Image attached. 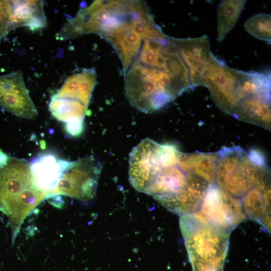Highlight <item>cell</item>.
Returning <instances> with one entry per match:
<instances>
[{
    "mask_svg": "<svg viewBox=\"0 0 271 271\" xmlns=\"http://www.w3.org/2000/svg\"><path fill=\"white\" fill-rule=\"evenodd\" d=\"M47 197L35 183L30 163L0 149V210L9 219L12 244L25 219Z\"/></svg>",
    "mask_w": 271,
    "mask_h": 271,
    "instance_id": "obj_2",
    "label": "cell"
},
{
    "mask_svg": "<svg viewBox=\"0 0 271 271\" xmlns=\"http://www.w3.org/2000/svg\"><path fill=\"white\" fill-rule=\"evenodd\" d=\"M0 107L22 118L32 119L37 116L21 71L0 76Z\"/></svg>",
    "mask_w": 271,
    "mask_h": 271,
    "instance_id": "obj_10",
    "label": "cell"
},
{
    "mask_svg": "<svg viewBox=\"0 0 271 271\" xmlns=\"http://www.w3.org/2000/svg\"><path fill=\"white\" fill-rule=\"evenodd\" d=\"M67 162L57 158L53 155L45 154L30 162L36 186L48 197L58 184Z\"/></svg>",
    "mask_w": 271,
    "mask_h": 271,
    "instance_id": "obj_13",
    "label": "cell"
},
{
    "mask_svg": "<svg viewBox=\"0 0 271 271\" xmlns=\"http://www.w3.org/2000/svg\"><path fill=\"white\" fill-rule=\"evenodd\" d=\"M19 27L14 1H0V40L10 31Z\"/></svg>",
    "mask_w": 271,
    "mask_h": 271,
    "instance_id": "obj_18",
    "label": "cell"
},
{
    "mask_svg": "<svg viewBox=\"0 0 271 271\" xmlns=\"http://www.w3.org/2000/svg\"><path fill=\"white\" fill-rule=\"evenodd\" d=\"M178 49L189 73L191 84L193 87L202 85L211 52L209 38L203 35L194 38H170Z\"/></svg>",
    "mask_w": 271,
    "mask_h": 271,
    "instance_id": "obj_11",
    "label": "cell"
},
{
    "mask_svg": "<svg viewBox=\"0 0 271 271\" xmlns=\"http://www.w3.org/2000/svg\"><path fill=\"white\" fill-rule=\"evenodd\" d=\"M180 226L193 271H223L230 232L194 214L181 216Z\"/></svg>",
    "mask_w": 271,
    "mask_h": 271,
    "instance_id": "obj_4",
    "label": "cell"
},
{
    "mask_svg": "<svg viewBox=\"0 0 271 271\" xmlns=\"http://www.w3.org/2000/svg\"><path fill=\"white\" fill-rule=\"evenodd\" d=\"M124 77L128 101L146 113L161 108L190 89L167 70L136 63L124 72Z\"/></svg>",
    "mask_w": 271,
    "mask_h": 271,
    "instance_id": "obj_3",
    "label": "cell"
},
{
    "mask_svg": "<svg viewBox=\"0 0 271 271\" xmlns=\"http://www.w3.org/2000/svg\"><path fill=\"white\" fill-rule=\"evenodd\" d=\"M218 153L216 185L234 197H242L270 173L264 156L257 150L247 153L233 146L222 148Z\"/></svg>",
    "mask_w": 271,
    "mask_h": 271,
    "instance_id": "obj_5",
    "label": "cell"
},
{
    "mask_svg": "<svg viewBox=\"0 0 271 271\" xmlns=\"http://www.w3.org/2000/svg\"><path fill=\"white\" fill-rule=\"evenodd\" d=\"M238 70L229 67L211 53L203 86L222 110L232 114L238 103Z\"/></svg>",
    "mask_w": 271,
    "mask_h": 271,
    "instance_id": "obj_9",
    "label": "cell"
},
{
    "mask_svg": "<svg viewBox=\"0 0 271 271\" xmlns=\"http://www.w3.org/2000/svg\"><path fill=\"white\" fill-rule=\"evenodd\" d=\"M218 152L209 153H184L180 165L187 174H195L210 185L215 183Z\"/></svg>",
    "mask_w": 271,
    "mask_h": 271,
    "instance_id": "obj_15",
    "label": "cell"
},
{
    "mask_svg": "<svg viewBox=\"0 0 271 271\" xmlns=\"http://www.w3.org/2000/svg\"><path fill=\"white\" fill-rule=\"evenodd\" d=\"M242 198L244 213L250 219L257 222L270 232V173L261 178Z\"/></svg>",
    "mask_w": 271,
    "mask_h": 271,
    "instance_id": "obj_12",
    "label": "cell"
},
{
    "mask_svg": "<svg viewBox=\"0 0 271 271\" xmlns=\"http://www.w3.org/2000/svg\"><path fill=\"white\" fill-rule=\"evenodd\" d=\"M96 83L93 68L69 76L51 97L49 107L52 115L65 123L67 133L80 135L90 98Z\"/></svg>",
    "mask_w": 271,
    "mask_h": 271,
    "instance_id": "obj_6",
    "label": "cell"
},
{
    "mask_svg": "<svg viewBox=\"0 0 271 271\" xmlns=\"http://www.w3.org/2000/svg\"><path fill=\"white\" fill-rule=\"evenodd\" d=\"M246 1H221L217 8V40L221 42L233 29L244 9Z\"/></svg>",
    "mask_w": 271,
    "mask_h": 271,
    "instance_id": "obj_16",
    "label": "cell"
},
{
    "mask_svg": "<svg viewBox=\"0 0 271 271\" xmlns=\"http://www.w3.org/2000/svg\"><path fill=\"white\" fill-rule=\"evenodd\" d=\"M194 214L211 226L229 232L246 216L241 201L215 184L209 186L199 209Z\"/></svg>",
    "mask_w": 271,
    "mask_h": 271,
    "instance_id": "obj_8",
    "label": "cell"
},
{
    "mask_svg": "<svg viewBox=\"0 0 271 271\" xmlns=\"http://www.w3.org/2000/svg\"><path fill=\"white\" fill-rule=\"evenodd\" d=\"M183 154L173 144L147 138L131 150L128 168L130 183L137 191L181 216L196 212L203 197L201 185L180 165Z\"/></svg>",
    "mask_w": 271,
    "mask_h": 271,
    "instance_id": "obj_1",
    "label": "cell"
},
{
    "mask_svg": "<svg viewBox=\"0 0 271 271\" xmlns=\"http://www.w3.org/2000/svg\"><path fill=\"white\" fill-rule=\"evenodd\" d=\"M231 115L235 118L270 128V99L248 97L240 100Z\"/></svg>",
    "mask_w": 271,
    "mask_h": 271,
    "instance_id": "obj_14",
    "label": "cell"
},
{
    "mask_svg": "<svg viewBox=\"0 0 271 271\" xmlns=\"http://www.w3.org/2000/svg\"><path fill=\"white\" fill-rule=\"evenodd\" d=\"M101 165L92 155L67 162L56 186L47 199L67 196L88 202L95 196Z\"/></svg>",
    "mask_w": 271,
    "mask_h": 271,
    "instance_id": "obj_7",
    "label": "cell"
},
{
    "mask_svg": "<svg viewBox=\"0 0 271 271\" xmlns=\"http://www.w3.org/2000/svg\"><path fill=\"white\" fill-rule=\"evenodd\" d=\"M271 16L266 14H259L248 19L244 23L246 31L253 37L270 42Z\"/></svg>",
    "mask_w": 271,
    "mask_h": 271,
    "instance_id": "obj_17",
    "label": "cell"
}]
</instances>
